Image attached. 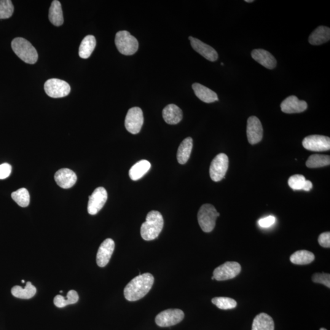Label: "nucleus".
<instances>
[{
	"instance_id": "19",
	"label": "nucleus",
	"mask_w": 330,
	"mask_h": 330,
	"mask_svg": "<svg viewBox=\"0 0 330 330\" xmlns=\"http://www.w3.org/2000/svg\"><path fill=\"white\" fill-rule=\"evenodd\" d=\"M162 115L165 121L170 125L178 124L183 117L181 109L174 104L166 106L163 110Z\"/></svg>"
},
{
	"instance_id": "9",
	"label": "nucleus",
	"mask_w": 330,
	"mask_h": 330,
	"mask_svg": "<svg viewBox=\"0 0 330 330\" xmlns=\"http://www.w3.org/2000/svg\"><path fill=\"white\" fill-rule=\"evenodd\" d=\"M241 265L237 262H226L214 271V277L217 281L231 280L241 272Z\"/></svg>"
},
{
	"instance_id": "42",
	"label": "nucleus",
	"mask_w": 330,
	"mask_h": 330,
	"mask_svg": "<svg viewBox=\"0 0 330 330\" xmlns=\"http://www.w3.org/2000/svg\"><path fill=\"white\" fill-rule=\"evenodd\" d=\"M212 280H215V278H214V276H213V277H212Z\"/></svg>"
},
{
	"instance_id": "18",
	"label": "nucleus",
	"mask_w": 330,
	"mask_h": 330,
	"mask_svg": "<svg viewBox=\"0 0 330 330\" xmlns=\"http://www.w3.org/2000/svg\"><path fill=\"white\" fill-rule=\"evenodd\" d=\"M252 58L268 69H274L276 66V60L270 52L263 49H255L252 51Z\"/></svg>"
},
{
	"instance_id": "2",
	"label": "nucleus",
	"mask_w": 330,
	"mask_h": 330,
	"mask_svg": "<svg viewBox=\"0 0 330 330\" xmlns=\"http://www.w3.org/2000/svg\"><path fill=\"white\" fill-rule=\"evenodd\" d=\"M164 220L159 212L152 211L147 215L146 221L141 226V235L144 240L155 239L162 232Z\"/></svg>"
},
{
	"instance_id": "28",
	"label": "nucleus",
	"mask_w": 330,
	"mask_h": 330,
	"mask_svg": "<svg viewBox=\"0 0 330 330\" xmlns=\"http://www.w3.org/2000/svg\"><path fill=\"white\" fill-rule=\"evenodd\" d=\"M315 254L307 250H299L291 255L290 260L292 264L307 265L315 261Z\"/></svg>"
},
{
	"instance_id": "40",
	"label": "nucleus",
	"mask_w": 330,
	"mask_h": 330,
	"mask_svg": "<svg viewBox=\"0 0 330 330\" xmlns=\"http://www.w3.org/2000/svg\"><path fill=\"white\" fill-rule=\"evenodd\" d=\"M253 1H254L253 0H245V2H253Z\"/></svg>"
},
{
	"instance_id": "41",
	"label": "nucleus",
	"mask_w": 330,
	"mask_h": 330,
	"mask_svg": "<svg viewBox=\"0 0 330 330\" xmlns=\"http://www.w3.org/2000/svg\"><path fill=\"white\" fill-rule=\"evenodd\" d=\"M320 330H327L326 329L322 328L320 329Z\"/></svg>"
},
{
	"instance_id": "14",
	"label": "nucleus",
	"mask_w": 330,
	"mask_h": 330,
	"mask_svg": "<svg viewBox=\"0 0 330 330\" xmlns=\"http://www.w3.org/2000/svg\"><path fill=\"white\" fill-rule=\"evenodd\" d=\"M114 247V241L111 238H107L102 243L96 257V262L98 266L104 267L109 264Z\"/></svg>"
},
{
	"instance_id": "23",
	"label": "nucleus",
	"mask_w": 330,
	"mask_h": 330,
	"mask_svg": "<svg viewBox=\"0 0 330 330\" xmlns=\"http://www.w3.org/2000/svg\"><path fill=\"white\" fill-rule=\"evenodd\" d=\"M193 148V139L188 137L184 139L178 148L177 153V158L179 163L184 165L188 162L190 157V154Z\"/></svg>"
},
{
	"instance_id": "27",
	"label": "nucleus",
	"mask_w": 330,
	"mask_h": 330,
	"mask_svg": "<svg viewBox=\"0 0 330 330\" xmlns=\"http://www.w3.org/2000/svg\"><path fill=\"white\" fill-rule=\"evenodd\" d=\"M36 288L31 282H27L25 288H21L19 286H15L11 289L12 296L21 299H31L36 295Z\"/></svg>"
},
{
	"instance_id": "24",
	"label": "nucleus",
	"mask_w": 330,
	"mask_h": 330,
	"mask_svg": "<svg viewBox=\"0 0 330 330\" xmlns=\"http://www.w3.org/2000/svg\"><path fill=\"white\" fill-rule=\"evenodd\" d=\"M151 167V163L146 160H142L135 163L129 171L130 178L132 181H138L148 172Z\"/></svg>"
},
{
	"instance_id": "4",
	"label": "nucleus",
	"mask_w": 330,
	"mask_h": 330,
	"mask_svg": "<svg viewBox=\"0 0 330 330\" xmlns=\"http://www.w3.org/2000/svg\"><path fill=\"white\" fill-rule=\"evenodd\" d=\"M115 44L121 54L127 56L135 54L139 47L138 40L127 31L117 32L115 37Z\"/></svg>"
},
{
	"instance_id": "21",
	"label": "nucleus",
	"mask_w": 330,
	"mask_h": 330,
	"mask_svg": "<svg viewBox=\"0 0 330 330\" xmlns=\"http://www.w3.org/2000/svg\"><path fill=\"white\" fill-rule=\"evenodd\" d=\"M330 39V28L325 26H320L311 34L309 37V42L311 45H319L329 41Z\"/></svg>"
},
{
	"instance_id": "3",
	"label": "nucleus",
	"mask_w": 330,
	"mask_h": 330,
	"mask_svg": "<svg viewBox=\"0 0 330 330\" xmlns=\"http://www.w3.org/2000/svg\"><path fill=\"white\" fill-rule=\"evenodd\" d=\"M11 46L16 55L25 63L33 64L38 60L36 48L27 40L17 37L12 41Z\"/></svg>"
},
{
	"instance_id": "1",
	"label": "nucleus",
	"mask_w": 330,
	"mask_h": 330,
	"mask_svg": "<svg viewBox=\"0 0 330 330\" xmlns=\"http://www.w3.org/2000/svg\"><path fill=\"white\" fill-rule=\"evenodd\" d=\"M154 282V278L151 273H146L136 276L125 286L124 291L125 299L130 302L141 299L151 289Z\"/></svg>"
},
{
	"instance_id": "30",
	"label": "nucleus",
	"mask_w": 330,
	"mask_h": 330,
	"mask_svg": "<svg viewBox=\"0 0 330 330\" xmlns=\"http://www.w3.org/2000/svg\"><path fill=\"white\" fill-rule=\"evenodd\" d=\"M330 164L329 155L314 154L308 158L306 165L308 168H317L324 167Z\"/></svg>"
},
{
	"instance_id": "34",
	"label": "nucleus",
	"mask_w": 330,
	"mask_h": 330,
	"mask_svg": "<svg viewBox=\"0 0 330 330\" xmlns=\"http://www.w3.org/2000/svg\"><path fill=\"white\" fill-rule=\"evenodd\" d=\"M305 178L300 174H296L291 177L288 180V184L292 189L301 190L303 189L306 182Z\"/></svg>"
},
{
	"instance_id": "29",
	"label": "nucleus",
	"mask_w": 330,
	"mask_h": 330,
	"mask_svg": "<svg viewBox=\"0 0 330 330\" xmlns=\"http://www.w3.org/2000/svg\"><path fill=\"white\" fill-rule=\"evenodd\" d=\"M79 294L74 290H71L68 292L67 295V299H64V297L61 295H58L55 297L54 304L56 307L64 308L69 305H73L79 301Z\"/></svg>"
},
{
	"instance_id": "20",
	"label": "nucleus",
	"mask_w": 330,
	"mask_h": 330,
	"mask_svg": "<svg viewBox=\"0 0 330 330\" xmlns=\"http://www.w3.org/2000/svg\"><path fill=\"white\" fill-rule=\"evenodd\" d=\"M192 88L194 91L195 95L204 103L209 104L219 101L217 93L206 87L205 86L201 85L200 83H195L193 84Z\"/></svg>"
},
{
	"instance_id": "5",
	"label": "nucleus",
	"mask_w": 330,
	"mask_h": 330,
	"mask_svg": "<svg viewBox=\"0 0 330 330\" xmlns=\"http://www.w3.org/2000/svg\"><path fill=\"white\" fill-rule=\"evenodd\" d=\"M220 214L210 204H206L201 207L198 214V220L200 226L205 232L213 231L216 226L217 217Z\"/></svg>"
},
{
	"instance_id": "43",
	"label": "nucleus",
	"mask_w": 330,
	"mask_h": 330,
	"mask_svg": "<svg viewBox=\"0 0 330 330\" xmlns=\"http://www.w3.org/2000/svg\"><path fill=\"white\" fill-rule=\"evenodd\" d=\"M21 282H22L23 283H25V280L21 281Z\"/></svg>"
},
{
	"instance_id": "39",
	"label": "nucleus",
	"mask_w": 330,
	"mask_h": 330,
	"mask_svg": "<svg viewBox=\"0 0 330 330\" xmlns=\"http://www.w3.org/2000/svg\"><path fill=\"white\" fill-rule=\"evenodd\" d=\"M313 188V184L310 181H306L304 187H303V190H305L306 192H309Z\"/></svg>"
},
{
	"instance_id": "22",
	"label": "nucleus",
	"mask_w": 330,
	"mask_h": 330,
	"mask_svg": "<svg viewBox=\"0 0 330 330\" xmlns=\"http://www.w3.org/2000/svg\"><path fill=\"white\" fill-rule=\"evenodd\" d=\"M273 319L266 313H261L254 319L252 330H274Z\"/></svg>"
},
{
	"instance_id": "38",
	"label": "nucleus",
	"mask_w": 330,
	"mask_h": 330,
	"mask_svg": "<svg viewBox=\"0 0 330 330\" xmlns=\"http://www.w3.org/2000/svg\"><path fill=\"white\" fill-rule=\"evenodd\" d=\"M275 217L268 216L259 220L258 224L262 227L267 228L272 226L275 222Z\"/></svg>"
},
{
	"instance_id": "12",
	"label": "nucleus",
	"mask_w": 330,
	"mask_h": 330,
	"mask_svg": "<svg viewBox=\"0 0 330 330\" xmlns=\"http://www.w3.org/2000/svg\"><path fill=\"white\" fill-rule=\"evenodd\" d=\"M108 198L107 192L104 187H98L89 197L88 212L90 215L95 216L103 208Z\"/></svg>"
},
{
	"instance_id": "33",
	"label": "nucleus",
	"mask_w": 330,
	"mask_h": 330,
	"mask_svg": "<svg viewBox=\"0 0 330 330\" xmlns=\"http://www.w3.org/2000/svg\"><path fill=\"white\" fill-rule=\"evenodd\" d=\"M14 7L10 0H0V19L9 18L14 12Z\"/></svg>"
},
{
	"instance_id": "16",
	"label": "nucleus",
	"mask_w": 330,
	"mask_h": 330,
	"mask_svg": "<svg viewBox=\"0 0 330 330\" xmlns=\"http://www.w3.org/2000/svg\"><path fill=\"white\" fill-rule=\"evenodd\" d=\"M307 108V103L299 100L296 96L288 97L281 104V111L288 114L299 113L305 111Z\"/></svg>"
},
{
	"instance_id": "36",
	"label": "nucleus",
	"mask_w": 330,
	"mask_h": 330,
	"mask_svg": "<svg viewBox=\"0 0 330 330\" xmlns=\"http://www.w3.org/2000/svg\"><path fill=\"white\" fill-rule=\"evenodd\" d=\"M12 171V166L5 163L0 165V179H4L10 176Z\"/></svg>"
},
{
	"instance_id": "7",
	"label": "nucleus",
	"mask_w": 330,
	"mask_h": 330,
	"mask_svg": "<svg viewBox=\"0 0 330 330\" xmlns=\"http://www.w3.org/2000/svg\"><path fill=\"white\" fill-rule=\"evenodd\" d=\"M144 123L143 112L139 107H133L128 110L125 119L126 129L135 135L141 131Z\"/></svg>"
},
{
	"instance_id": "15",
	"label": "nucleus",
	"mask_w": 330,
	"mask_h": 330,
	"mask_svg": "<svg viewBox=\"0 0 330 330\" xmlns=\"http://www.w3.org/2000/svg\"><path fill=\"white\" fill-rule=\"evenodd\" d=\"M190 44L196 52L200 53L206 60L214 62L218 60L219 55L214 48L205 43L201 41L200 40L192 36L189 37Z\"/></svg>"
},
{
	"instance_id": "25",
	"label": "nucleus",
	"mask_w": 330,
	"mask_h": 330,
	"mask_svg": "<svg viewBox=\"0 0 330 330\" xmlns=\"http://www.w3.org/2000/svg\"><path fill=\"white\" fill-rule=\"evenodd\" d=\"M48 18L53 25L60 26L63 25L64 18L62 7H61L60 2L58 0H54L52 2L49 9Z\"/></svg>"
},
{
	"instance_id": "6",
	"label": "nucleus",
	"mask_w": 330,
	"mask_h": 330,
	"mask_svg": "<svg viewBox=\"0 0 330 330\" xmlns=\"http://www.w3.org/2000/svg\"><path fill=\"white\" fill-rule=\"evenodd\" d=\"M229 167V158L225 154H219L214 158L210 166V176L214 182H219L224 178Z\"/></svg>"
},
{
	"instance_id": "10",
	"label": "nucleus",
	"mask_w": 330,
	"mask_h": 330,
	"mask_svg": "<svg viewBox=\"0 0 330 330\" xmlns=\"http://www.w3.org/2000/svg\"><path fill=\"white\" fill-rule=\"evenodd\" d=\"M184 313L179 309H169L160 313L155 318V323L160 327H168L178 324L183 320Z\"/></svg>"
},
{
	"instance_id": "11",
	"label": "nucleus",
	"mask_w": 330,
	"mask_h": 330,
	"mask_svg": "<svg viewBox=\"0 0 330 330\" xmlns=\"http://www.w3.org/2000/svg\"><path fill=\"white\" fill-rule=\"evenodd\" d=\"M303 147L308 151L323 152L330 149V138L328 136L314 135L303 139Z\"/></svg>"
},
{
	"instance_id": "32",
	"label": "nucleus",
	"mask_w": 330,
	"mask_h": 330,
	"mask_svg": "<svg viewBox=\"0 0 330 330\" xmlns=\"http://www.w3.org/2000/svg\"><path fill=\"white\" fill-rule=\"evenodd\" d=\"M212 302L220 310L234 309L237 307V302L229 297H215Z\"/></svg>"
},
{
	"instance_id": "35",
	"label": "nucleus",
	"mask_w": 330,
	"mask_h": 330,
	"mask_svg": "<svg viewBox=\"0 0 330 330\" xmlns=\"http://www.w3.org/2000/svg\"><path fill=\"white\" fill-rule=\"evenodd\" d=\"M313 282L324 284V285L330 288V275L329 273H315L313 276Z\"/></svg>"
},
{
	"instance_id": "17",
	"label": "nucleus",
	"mask_w": 330,
	"mask_h": 330,
	"mask_svg": "<svg viewBox=\"0 0 330 330\" xmlns=\"http://www.w3.org/2000/svg\"><path fill=\"white\" fill-rule=\"evenodd\" d=\"M55 180L56 184L62 189H68L76 184L77 177L73 171L63 168L55 173Z\"/></svg>"
},
{
	"instance_id": "26",
	"label": "nucleus",
	"mask_w": 330,
	"mask_h": 330,
	"mask_svg": "<svg viewBox=\"0 0 330 330\" xmlns=\"http://www.w3.org/2000/svg\"><path fill=\"white\" fill-rule=\"evenodd\" d=\"M96 46L95 37L92 35L86 36L80 45L79 56L83 59H87L92 54Z\"/></svg>"
},
{
	"instance_id": "31",
	"label": "nucleus",
	"mask_w": 330,
	"mask_h": 330,
	"mask_svg": "<svg viewBox=\"0 0 330 330\" xmlns=\"http://www.w3.org/2000/svg\"><path fill=\"white\" fill-rule=\"evenodd\" d=\"M12 200L15 201L17 205L22 208H26L29 205L30 201V196L27 189L25 188H21L17 191L13 192L11 194Z\"/></svg>"
},
{
	"instance_id": "13",
	"label": "nucleus",
	"mask_w": 330,
	"mask_h": 330,
	"mask_svg": "<svg viewBox=\"0 0 330 330\" xmlns=\"http://www.w3.org/2000/svg\"><path fill=\"white\" fill-rule=\"evenodd\" d=\"M246 134L248 142L251 144H256L262 140L263 128L258 118L254 116L248 118Z\"/></svg>"
},
{
	"instance_id": "37",
	"label": "nucleus",
	"mask_w": 330,
	"mask_h": 330,
	"mask_svg": "<svg viewBox=\"0 0 330 330\" xmlns=\"http://www.w3.org/2000/svg\"><path fill=\"white\" fill-rule=\"evenodd\" d=\"M318 241L321 246L324 248L330 247V232H324L319 235Z\"/></svg>"
},
{
	"instance_id": "8",
	"label": "nucleus",
	"mask_w": 330,
	"mask_h": 330,
	"mask_svg": "<svg viewBox=\"0 0 330 330\" xmlns=\"http://www.w3.org/2000/svg\"><path fill=\"white\" fill-rule=\"evenodd\" d=\"M47 95L52 98H64L71 92V87L68 83L57 79L48 80L44 85Z\"/></svg>"
}]
</instances>
